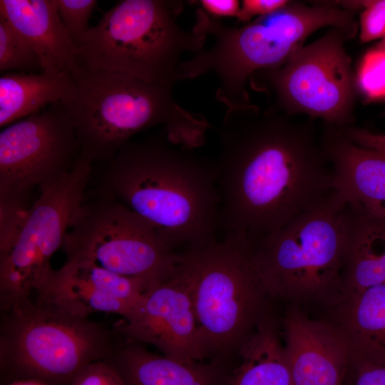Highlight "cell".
<instances>
[{"instance_id": "obj_25", "label": "cell", "mask_w": 385, "mask_h": 385, "mask_svg": "<svg viewBox=\"0 0 385 385\" xmlns=\"http://www.w3.org/2000/svg\"><path fill=\"white\" fill-rule=\"evenodd\" d=\"M60 18L71 38L78 43L91 27L89 20L98 4L96 0H56Z\"/></svg>"}, {"instance_id": "obj_19", "label": "cell", "mask_w": 385, "mask_h": 385, "mask_svg": "<svg viewBox=\"0 0 385 385\" xmlns=\"http://www.w3.org/2000/svg\"><path fill=\"white\" fill-rule=\"evenodd\" d=\"M107 359L125 385H219L222 376L220 361L185 363L121 337Z\"/></svg>"}, {"instance_id": "obj_8", "label": "cell", "mask_w": 385, "mask_h": 385, "mask_svg": "<svg viewBox=\"0 0 385 385\" xmlns=\"http://www.w3.org/2000/svg\"><path fill=\"white\" fill-rule=\"evenodd\" d=\"M343 206L332 192L253 245L259 274L272 299L330 305L339 297L345 255Z\"/></svg>"}, {"instance_id": "obj_21", "label": "cell", "mask_w": 385, "mask_h": 385, "mask_svg": "<svg viewBox=\"0 0 385 385\" xmlns=\"http://www.w3.org/2000/svg\"><path fill=\"white\" fill-rule=\"evenodd\" d=\"M71 82L68 73H2L0 77V126L4 128L61 101Z\"/></svg>"}, {"instance_id": "obj_17", "label": "cell", "mask_w": 385, "mask_h": 385, "mask_svg": "<svg viewBox=\"0 0 385 385\" xmlns=\"http://www.w3.org/2000/svg\"><path fill=\"white\" fill-rule=\"evenodd\" d=\"M0 17L38 55L43 70L78 74V48L64 26L56 0H0Z\"/></svg>"}, {"instance_id": "obj_16", "label": "cell", "mask_w": 385, "mask_h": 385, "mask_svg": "<svg viewBox=\"0 0 385 385\" xmlns=\"http://www.w3.org/2000/svg\"><path fill=\"white\" fill-rule=\"evenodd\" d=\"M319 141L331 168L337 200L385 217V153L361 147L342 128L327 124Z\"/></svg>"}, {"instance_id": "obj_34", "label": "cell", "mask_w": 385, "mask_h": 385, "mask_svg": "<svg viewBox=\"0 0 385 385\" xmlns=\"http://www.w3.org/2000/svg\"><path fill=\"white\" fill-rule=\"evenodd\" d=\"M382 115H383V116H385V111H384V113H382Z\"/></svg>"}, {"instance_id": "obj_24", "label": "cell", "mask_w": 385, "mask_h": 385, "mask_svg": "<svg viewBox=\"0 0 385 385\" xmlns=\"http://www.w3.org/2000/svg\"><path fill=\"white\" fill-rule=\"evenodd\" d=\"M357 81L362 92L370 99L385 97V51L377 48L364 57L358 71Z\"/></svg>"}, {"instance_id": "obj_10", "label": "cell", "mask_w": 385, "mask_h": 385, "mask_svg": "<svg viewBox=\"0 0 385 385\" xmlns=\"http://www.w3.org/2000/svg\"><path fill=\"white\" fill-rule=\"evenodd\" d=\"M91 163L80 158L58 181L40 191L13 243L0 251V309L31 297L53 269L51 259L84 201Z\"/></svg>"}, {"instance_id": "obj_2", "label": "cell", "mask_w": 385, "mask_h": 385, "mask_svg": "<svg viewBox=\"0 0 385 385\" xmlns=\"http://www.w3.org/2000/svg\"><path fill=\"white\" fill-rule=\"evenodd\" d=\"M164 132L125 143L109 161L103 193L134 212L171 250L217 240L220 197L216 161Z\"/></svg>"}, {"instance_id": "obj_14", "label": "cell", "mask_w": 385, "mask_h": 385, "mask_svg": "<svg viewBox=\"0 0 385 385\" xmlns=\"http://www.w3.org/2000/svg\"><path fill=\"white\" fill-rule=\"evenodd\" d=\"M149 287L143 280L117 274L91 262L70 260L52 271L36 297L78 317L104 312L126 319Z\"/></svg>"}, {"instance_id": "obj_27", "label": "cell", "mask_w": 385, "mask_h": 385, "mask_svg": "<svg viewBox=\"0 0 385 385\" xmlns=\"http://www.w3.org/2000/svg\"><path fill=\"white\" fill-rule=\"evenodd\" d=\"M344 385H385V363L350 357Z\"/></svg>"}, {"instance_id": "obj_29", "label": "cell", "mask_w": 385, "mask_h": 385, "mask_svg": "<svg viewBox=\"0 0 385 385\" xmlns=\"http://www.w3.org/2000/svg\"><path fill=\"white\" fill-rule=\"evenodd\" d=\"M287 0H244L237 18L239 21H247L273 13L288 4Z\"/></svg>"}, {"instance_id": "obj_31", "label": "cell", "mask_w": 385, "mask_h": 385, "mask_svg": "<svg viewBox=\"0 0 385 385\" xmlns=\"http://www.w3.org/2000/svg\"><path fill=\"white\" fill-rule=\"evenodd\" d=\"M201 9L209 16L221 17H238L241 3L237 0H201Z\"/></svg>"}, {"instance_id": "obj_22", "label": "cell", "mask_w": 385, "mask_h": 385, "mask_svg": "<svg viewBox=\"0 0 385 385\" xmlns=\"http://www.w3.org/2000/svg\"><path fill=\"white\" fill-rule=\"evenodd\" d=\"M240 365L226 385H292L275 319L269 315L239 351Z\"/></svg>"}, {"instance_id": "obj_11", "label": "cell", "mask_w": 385, "mask_h": 385, "mask_svg": "<svg viewBox=\"0 0 385 385\" xmlns=\"http://www.w3.org/2000/svg\"><path fill=\"white\" fill-rule=\"evenodd\" d=\"M340 30L330 29L294 52L281 66L261 73L287 115L305 114L337 128L352 125L355 78Z\"/></svg>"}, {"instance_id": "obj_30", "label": "cell", "mask_w": 385, "mask_h": 385, "mask_svg": "<svg viewBox=\"0 0 385 385\" xmlns=\"http://www.w3.org/2000/svg\"><path fill=\"white\" fill-rule=\"evenodd\" d=\"M342 129L354 143L385 153V134L373 133L353 125Z\"/></svg>"}, {"instance_id": "obj_18", "label": "cell", "mask_w": 385, "mask_h": 385, "mask_svg": "<svg viewBox=\"0 0 385 385\" xmlns=\"http://www.w3.org/2000/svg\"><path fill=\"white\" fill-rule=\"evenodd\" d=\"M343 218L345 255L339 297L385 284V217L346 203Z\"/></svg>"}, {"instance_id": "obj_32", "label": "cell", "mask_w": 385, "mask_h": 385, "mask_svg": "<svg viewBox=\"0 0 385 385\" xmlns=\"http://www.w3.org/2000/svg\"><path fill=\"white\" fill-rule=\"evenodd\" d=\"M6 385H48L39 381L33 379H25L13 381Z\"/></svg>"}, {"instance_id": "obj_13", "label": "cell", "mask_w": 385, "mask_h": 385, "mask_svg": "<svg viewBox=\"0 0 385 385\" xmlns=\"http://www.w3.org/2000/svg\"><path fill=\"white\" fill-rule=\"evenodd\" d=\"M114 331L125 339L152 345L163 355L182 362L203 361L208 357L178 267L171 277L146 289L129 317Z\"/></svg>"}, {"instance_id": "obj_23", "label": "cell", "mask_w": 385, "mask_h": 385, "mask_svg": "<svg viewBox=\"0 0 385 385\" xmlns=\"http://www.w3.org/2000/svg\"><path fill=\"white\" fill-rule=\"evenodd\" d=\"M41 71V62L36 52L0 17V71L36 73Z\"/></svg>"}, {"instance_id": "obj_3", "label": "cell", "mask_w": 385, "mask_h": 385, "mask_svg": "<svg viewBox=\"0 0 385 385\" xmlns=\"http://www.w3.org/2000/svg\"><path fill=\"white\" fill-rule=\"evenodd\" d=\"M173 86L82 67L61 99L73 124L80 158L109 161L135 133L162 124L173 143L195 148L210 124L174 100Z\"/></svg>"}, {"instance_id": "obj_28", "label": "cell", "mask_w": 385, "mask_h": 385, "mask_svg": "<svg viewBox=\"0 0 385 385\" xmlns=\"http://www.w3.org/2000/svg\"><path fill=\"white\" fill-rule=\"evenodd\" d=\"M71 385H125L111 363L98 360L83 368L74 377Z\"/></svg>"}, {"instance_id": "obj_26", "label": "cell", "mask_w": 385, "mask_h": 385, "mask_svg": "<svg viewBox=\"0 0 385 385\" xmlns=\"http://www.w3.org/2000/svg\"><path fill=\"white\" fill-rule=\"evenodd\" d=\"M360 40L363 43L385 36V0L361 1Z\"/></svg>"}, {"instance_id": "obj_6", "label": "cell", "mask_w": 385, "mask_h": 385, "mask_svg": "<svg viewBox=\"0 0 385 385\" xmlns=\"http://www.w3.org/2000/svg\"><path fill=\"white\" fill-rule=\"evenodd\" d=\"M183 9L174 0L117 2L78 43L81 66L173 86L185 55L203 48L207 38L178 25Z\"/></svg>"}, {"instance_id": "obj_15", "label": "cell", "mask_w": 385, "mask_h": 385, "mask_svg": "<svg viewBox=\"0 0 385 385\" xmlns=\"http://www.w3.org/2000/svg\"><path fill=\"white\" fill-rule=\"evenodd\" d=\"M282 324L292 385H344L351 352L334 324L311 319L294 304Z\"/></svg>"}, {"instance_id": "obj_12", "label": "cell", "mask_w": 385, "mask_h": 385, "mask_svg": "<svg viewBox=\"0 0 385 385\" xmlns=\"http://www.w3.org/2000/svg\"><path fill=\"white\" fill-rule=\"evenodd\" d=\"M80 158L73 124L61 101L0 133V200L29 201L35 188L53 185Z\"/></svg>"}, {"instance_id": "obj_1", "label": "cell", "mask_w": 385, "mask_h": 385, "mask_svg": "<svg viewBox=\"0 0 385 385\" xmlns=\"http://www.w3.org/2000/svg\"><path fill=\"white\" fill-rule=\"evenodd\" d=\"M216 161L220 228L255 245L332 192L313 122L246 104L227 109Z\"/></svg>"}, {"instance_id": "obj_20", "label": "cell", "mask_w": 385, "mask_h": 385, "mask_svg": "<svg viewBox=\"0 0 385 385\" xmlns=\"http://www.w3.org/2000/svg\"><path fill=\"white\" fill-rule=\"evenodd\" d=\"M329 307L351 357L385 363V284L340 296Z\"/></svg>"}, {"instance_id": "obj_7", "label": "cell", "mask_w": 385, "mask_h": 385, "mask_svg": "<svg viewBox=\"0 0 385 385\" xmlns=\"http://www.w3.org/2000/svg\"><path fill=\"white\" fill-rule=\"evenodd\" d=\"M120 336L36 297L1 312L0 372L4 385L33 379L71 385L89 364L108 359Z\"/></svg>"}, {"instance_id": "obj_5", "label": "cell", "mask_w": 385, "mask_h": 385, "mask_svg": "<svg viewBox=\"0 0 385 385\" xmlns=\"http://www.w3.org/2000/svg\"><path fill=\"white\" fill-rule=\"evenodd\" d=\"M192 302L208 356L215 361L238 353L271 314L254 246L231 235L183 252L178 266Z\"/></svg>"}, {"instance_id": "obj_9", "label": "cell", "mask_w": 385, "mask_h": 385, "mask_svg": "<svg viewBox=\"0 0 385 385\" xmlns=\"http://www.w3.org/2000/svg\"><path fill=\"white\" fill-rule=\"evenodd\" d=\"M62 249L66 260H86L149 287L171 277L183 252L168 247L153 228L123 205L103 193L82 203Z\"/></svg>"}, {"instance_id": "obj_4", "label": "cell", "mask_w": 385, "mask_h": 385, "mask_svg": "<svg viewBox=\"0 0 385 385\" xmlns=\"http://www.w3.org/2000/svg\"><path fill=\"white\" fill-rule=\"evenodd\" d=\"M196 17L192 31L210 34L214 41L183 62L180 79L213 71L219 82L216 98L228 108L248 104L245 85L249 78L256 71L283 65L316 31L330 26L342 31L348 39L358 31L351 10L292 1L240 27L227 26L201 8Z\"/></svg>"}, {"instance_id": "obj_33", "label": "cell", "mask_w": 385, "mask_h": 385, "mask_svg": "<svg viewBox=\"0 0 385 385\" xmlns=\"http://www.w3.org/2000/svg\"><path fill=\"white\" fill-rule=\"evenodd\" d=\"M377 49L382 50L385 51V36L383 39L375 47Z\"/></svg>"}]
</instances>
